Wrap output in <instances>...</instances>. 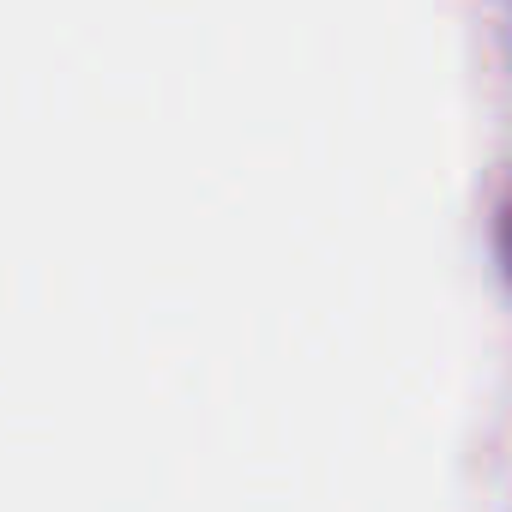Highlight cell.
Listing matches in <instances>:
<instances>
[]
</instances>
